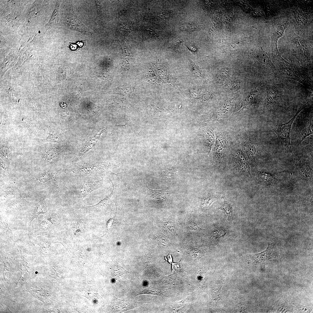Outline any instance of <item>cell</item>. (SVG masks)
<instances>
[{
  "label": "cell",
  "mask_w": 313,
  "mask_h": 313,
  "mask_svg": "<svg viewBox=\"0 0 313 313\" xmlns=\"http://www.w3.org/2000/svg\"><path fill=\"white\" fill-rule=\"evenodd\" d=\"M253 262L259 263L271 259H276L280 257L275 242L270 241L267 243V247L265 250L255 254L250 255Z\"/></svg>",
  "instance_id": "3957f363"
},
{
  "label": "cell",
  "mask_w": 313,
  "mask_h": 313,
  "mask_svg": "<svg viewBox=\"0 0 313 313\" xmlns=\"http://www.w3.org/2000/svg\"><path fill=\"white\" fill-rule=\"evenodd\" d=\"M49 135L47 140L50 141L59 142L61 141V139L58 132L53 129L50 128Z\"/></svg>",
  "instance_id": "2e32d148"
},
{
  "label": "cell",
  "mask_w": 313,
  "mask_h": 313,
  "mask_svg": "<svg viewBox=\"0 0 313 313\" xmlns=\"http://www.w3.org/2000/svg\"><path fill=\"white\" fill-rule=\"evenodd\" d=\"M73 18L71 19V22L70 23L71 26V29L75 30L82 32L83 33L87 34L90 33L88 28L83 25L79 19H76V17L74 18Z\"/></svg>",
  "instance_id": "4fadbf2b"
},
{
  "label": "cell",
  "mask_w": 313,
  "mask_h": 313,
  "mask_svg": "<svg viewBox=\"0 0 313 313\" xmlns=\"http://www.w3.org/2000/svg\"><path fill=\"white\" fill-rule=\"evenodd\" d=\"M70 46L71 49L72 50H76L77 48V46L74 43L71 44Z\"/></svg>",
  "instance_id": "f1b7e54d"
},
{
  "label": "cell",
  "mask_w": 313,
  "mask_h": 313,
  "mask_svg": "<svg viewBox=\"0 0 313 313\" xmlns=\"http://www.w3.org/2000/svg\"><path fill=\"white\" fill-rule=\"evenodd\" d=\"M183 29L187 31L192 32L196 30V26L193 23H186L184 25Z\"/></svg>",
  "instance_id": "7402d4cb"
},
{
  "label": "cell",
  "mask_w": 313,
  "mask_h": 313,
  "mask_svg": "<svg viewBox=\"0 0 313 313\" xmlns=\"http://www.w3.org/2000/svg\"><path fill=\"white\" fill-rule=\"evenodd\" d=\"M183 42V40L182 39H177L172 43V47L174 50H176L178 48L181 43Z\"/></svg>",
  "instance_id": "d4e9b609"
},
{
  "label": "cell",
  "mask_w": 313,
  "mask_h": 313,
  "mask_svg": "<svg viewBox=\"0 0 313 313\" xmlns=\"http://www.w3.org/2000/svg\"><path fill=\"white\" fill-rule=\"evenodd\" d=\"M277 88L275 86L270 87L267 90L266 98V105L268 107L275 103L277 98L279 97Z\"/></svg>",
  "instance_id": "7c38bea8"
},
{
  "label": "cell",
  "mask_w": 313,
  "mask_h": 313,
  "mask_svg": "<svg viewBox=\"0 0 313 313\" xmlns=\"http://www.w3.org/2000/svg\"><path fill=\"white\" fill-rule=\"evenodd\" d=\"M185 45L193 53L197 52V49L195 46L190 44H185Z\"/></svg>",
  "instance_id": "4316f807"
},
{
  "label": "cell",
  "mask_w": 313,
  "mask_h": 313,
  "mask_svg": "<svg viewBox=\"0 0 313 313\" xmlns=\"http://www.w3.org/2000/svg\"><path fill=\"white\" fill-rule=\"evenodd\" d=\"M300 108L294 117L288 122L283 124L277 125L273 130L277 135L283 148L290 150L291 147L290 134L293 122L299 112L302 110Z\"/></svg>",
  "instance_id": "6da1fadb"
},
{
  "label": "cell",
  "mask_w": 313,
  "mask_h": 313,
  "mask_svg": "<svg viewBox=\"0 0 313 313\" xmlns=\"http://www.w3.org/2000/svg\"><path fill=\"white\" fill-rule=\"evenodd\" d=\"M111 166L112 164L108 162L89 163L74 169L72 172L77 175H92L104 171Z\"/></svg>",
  "instance_id": "7a4b0ae2"
},
{
  "label": "cell",
  "mask_w": 313,
  "mask_h": 313,
  "mask_svg": "<svg viewBox=\"0 0 313 313\" xmlns=\"http://www.w3.org/2000/svg\"><path fill=\"white\" fill-rule=\"evenodd\" d=\"M165 223V227L169 231L173 233H176V229L174 224L170 222H167Z\"/></svg>",
  "instance_id": "cb8c5ba5"
},
{
  "label": "cell",
  "mask_w": 313,
  "mask_h": 313,
  "mask_svg": "<svg viewBox=\"0 0 313 313\" xmlns=\"http://www.w3.org/2000/svg\"><path fill=\"white\" fill-rule=\"evenodd\" d=\"M307 13L297 11L294 13V25L296 30L302 32L307 28L312 20Z\"/></svg>",
  "instance_id": "52a82bcc"
},
{
  "label": "cell",
  "mask_w": 313,
  "mask_h": 313,
  "mask_svg": "<svg viewBox=\"0 0 313 313\" xmlns=\"http://www.w3.org/2000/svg\"><path fill=\"white\" fill-rule=\"evenodd\" d=\"M228 234L227 231L223 228L220 227L214 230L212 233V237L217 240L226 236Z\"/></svg>",
  "instance_id": "9a60e30c"
},
{
  "label": "cell",
  "mask_w": 313,
  "mask_h": 313,
  "mask_svg": "<svg viewBox=\"0 0 313 313\" xmlns=\"http://www.w3.org/2000/svg\"><path fill=\"white\" fill-rule=\"evenodd\" d=\"M219 209L224 211L228 216V219L229 221L232 220V211L230 205L226 202H224L223 204L220 207Z\"/></svg>",
  "instance_id": "5bb4252c"
},
{
  "label": "cell",
  "mask_w": 313,
  "mask_h": 313,
  "mask_svg": "<svg viewBox=\"0 0 313 313\" xmlns=\"http://www.w3.org/2000/svg\"><path fill=\"white\" fill-rule=\"evenodd\" d=\"M85 43V42H83L82 41H80L78 42L77 43V44L80 47H82L83 46L84 44L83 43Z\"/></svg>",
  "instance_id": "f546056e"
},
{
  "label": "cell",
  "mask_w": 313,
  "mask_h": 313,
  "mask_svg": "<svg viewBox=\"0 0 313 313\" xmlns=\"http://www.w3.org/2000/svg\"><path fill=\"white\" fill-rule=\"evenodd\" d=\"M297 307L299 310L303 312H309L312 310L311 307H307L303 305Z\"/></svg>",
  "instance_id": "484cf974"
},
{
  "label": "cell",
  "mask_w": 313,
  "mask_h": 313,
  "mask_svg": "<svg viewBox=\"0 0 313 313\" xmlns=\"http://www.w3.org/2000/svg\"><path fill=\"white\" fill-rule=\"evenodd\" d=\"M256 57L259 62L268 68L274 69L275 67L272 62L270 55L260 47L256 53Z\"/></svg>",
  "instance_id": "8fae6325"
},
{
  "label": "cell",
  "mask_w": 313,
  "mask_h": 313,
  "mask_svg": "<svg viewBox=\"0 0 313 313\" xmlns=\"http://www.w3.org/2000/svg\"><path fill=\"white\" fill-rule=\"evenodd\" d=\"M176 173V171L174 168L165 169L163 172V174L168 180L171 179Z\"/></svg>",
  "instance_id": "d6986e66"
},
{
  "label": "cell",
  "mask_w": 313,
  "mask_h": 313,
  "mask_svg": "<svg viewBox=\"0 0 313 313\" xmlns=\"http://www.w3.org/2000/svg\"><path fill=\"white\" fill-rule=\"evenodd\" d=\"M291 41L295 56L303 61H309L310 59V51L306 42L298 36H293Z\"/></svg>",
  "instance_id": "277c9868"
},
{
  "label": "cell",
  "mask_w": 313,
  "mask_h": 313,
  "mask_svg": "<svg viewBox=\"0 0 313 313\" xmlns=\"http://www.w3.org/2000/svg\"><path fill=\"white\" fill-rule=\"evenodd\" d=\"M189 252L191 256L196 259H199L204 254V252L201 250L196 248H190Z\"/></svg>",
  "instance_id": "ac0fdd59"
},
{
  "label": "cell",
  "mask_w": 313,
  "mask_h": 313,
  "mask_svg": "<svg viewBox=\"0 0 313 313\" xmlns=\"http://www.w3.org/2000/svg\"><path fill=\"white\" fill-rule=\"evenodd\" d=\"M300 137L299 141L301 143L307 137L313 134L312 118L306 120L302 124L299 130Z\"/></svg>",
  "instance_id": "30bf717a"
},
{
  "label": "cell",
  "mask_w": 313,
  "mask_h": 313,
  "mask_svg": "<svg viewBox=\"0 0 313 313\" xmlns=\"http://www.w3.org/2000/svg\"><path fill=\"white\" fill-rule=\"evenodd\" d=\"M3 222H2V223L6 230L9 232H10L12 233L11 231L8 227L7 220L6 219L3 220Z\"/></svg>",
  "instance_id": "83f0119b"
},
{
  "label": "cell",
  "mask_w": 313,
  "mask_h": 313,
  "mask_svg": "<svg viewBox=\"0 0 313 313\" xmlns=\"http://www.w3.org/2000/svg\"><path fill=\"white\" fill-rule=\"evenodd\" d=\"M41 214H45V213L40 208L37 207L35 209L31 215V217L30 219V226L31 223L33 220L35 219H37L39 215Z\"/></svg>",
  "instance_id": "44dd1931"
},
{
  "label": "cell",
  "mask_w": 313,
  "mask_h": 313,
  "mask_svg": "<svg viewBox=\"0 0 313 313\" xmlns=\"http://www.w3.org/2000/svg\"><path fill=\"white\" fill-rule=\"evenodd\" d=\"M247 150L249 154L252 155H254L256 152L255 145L253 143H249L247 146Z\"/></svg>",
  "instance_id": "603a6c76"
},
{
  "label": "cell",
  "mask_w": 313,
  "mask_h": 313,
  "mask_svg": "<svg viewBox=\"0 0 313 313\" xmlns=\"http://www.w3.org/2000/svg\"><path fill=\"white\" fill-rule=\"evenodd\" d=\"M279 68L281 72L286 78L296 81L303 85L306 83L305 77L291 63L282 62Z\"/></svg>",
  "instance_id": "5b68a950"
},
{
  "label": "cell",
  "mask_w": 313,
  "mask_h": 313,
  "mask_svg": "<svg viewBox=\"0 0 313 313\" xmlns=\"http://www.w3.org/2000/svg\"><path fill=\"white\" fill-rule=\"evenodd\" d=\"M107 129V128L104 129L85 139L82 143L79 152V156L82 155L93 148L99 140L101 134Z\"/></svg>",
  "instance_id": "9c48e42d"
},
{
  "label": "cell",
  "mask_w": 313,
  "mask_h": 313,
  "mask_svg": "<svg viewBox=\"0 0 313 313\" xmlns=\"http://www.w3.org/2000/svg\"><path fill=\"white\" fill-rule=\"evenodd\" d=\"M186 225L188 230L193 232H199L204 230L200 228L196 223L190 219L188 220Z\"/></svg>",
  "instance_id": "e0dca14e"
},
{
  "label": "cell",
  "mask_w": 313,
  "mask_h": 313,
  "mask_svg": "<svg viewBox=\"0 0 313 313\" xmlns=\"http://www.w3.org/2000/svg\"><path fill=\"white\" fill-rule=\"evenodd\" d=\"M216 200L217 199L216 198L210 197L201 200L200 203L204 208H208L211 206L212 203Z\"/></svg>",
  "instance_id": "ffe728a7"
},
{
  "label": "cell",
  "mask_w": 313,
  "mask_h": 313,
  "mask_svg": "<svg viewBox=\"0 0 313 313\" xmlns=\"http://www.w3.org/2000/svg\"><path fill=\"white\" fill-rule=\"evenodd\" d=\"M287 25L286 22L279 23L274 27L271 32L270 48L271 53L275 58H279L281 56L278 49L277 42L279 39L283 35Z\"/></svg>",
  "instance_id": "8992f818"
},
{
  "label": "cell",
  "mask_w": 313,
  "mask_h": 313,
  "mask_svg": "<svg viewBox=\"0 0 313 313\" xmlns=\"http://www.w3.org/2000/svg\"><path fill=\"white\" fill-rule=\"evenodd\" d=\"M102 181H86L81 183L77 189V193L82 197H85L94 191L99 188L101 185Z\"/></svg>",
  "instance_id": "ba28073f"
}]
</instances>
